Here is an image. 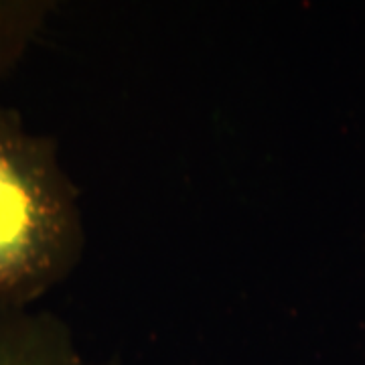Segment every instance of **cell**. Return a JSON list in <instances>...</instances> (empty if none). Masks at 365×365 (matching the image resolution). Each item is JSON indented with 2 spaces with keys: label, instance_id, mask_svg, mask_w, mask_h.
<instances>
[{
  "label": "cell",
  "instance_id": "cell-1",
  "mask_svg": "<svg viewBox=\"0 0 365 365\" xmlns=\"http://www.w3.org/2000/svg\"><path fill=\"white\" fill-rule=\"evenodd\" d=\"M86 248L78 187L49 136L0 104V314L33 311Z\"/></svg>",
  "mask_w": 365,
  "mask_h": 365
},
{
  "label": "cell",
  "instance_id": "cell-2",
  "mask_svg": "<svg viewBox=\"0 0 365 365\" xmlns=\"http://www.w3.org/2000/svg\"><path fill=\"white\" fill-rule=\"evenodd\" d=\"M0 365H81L66 325L53 314H0Z\"/></svg>",
  "mask_w": 365,
  "mask_h": 365
},
{
  "label": "cell",
  "instance_id": "cell-3",
  "mask_svg": "<svg viewBox=\"0 0 365 365\" xmlns=\"http://www.w3.org/2000/svg\"><path fill=\"white\" fill-rule=\"evenodd\" d=\"M51 6L45 0H0V83L25 59Z\"/></svg>",
  "mask_w": 365,
  "mask_h": 365
}]
</instances>
